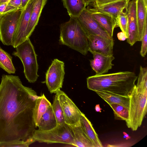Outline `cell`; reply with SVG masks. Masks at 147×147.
<instances>
[{"label": "cell", "mask_w": 147, "mask_h": 147, "mask_svg": "<svg viewBox=\"0 0 147 147\" xmlns=\"http://www.w3.org/2000/svg\"><path fill=\"white\" fill-rule=\"evenodd\" d=\"M38 96L19 77L2 76L0 84V143L26 141L33 137L34 110Z\"/></svg>", "instance_id": "1"}, {"label": "cell", "mask_w": 147, "mask_h": 147, "mask_svg": "<svg viewBox=\"0 0 147 147\" xmlns=\"http://www.w3.org/2000/svg\"><path fill=\"white\" fill-rule=\"evenodd\" d=\"M138 77L134 72L130 71L96 74L87 78V87L94 92H107L130 97Z\"/></svg>", "instance_id": "2"}, {"label": "cell", "mask_w": 147, "mask_h": 147, "mask_svg": "<svg viewBox=\"0 0 147 147\" xmlns=\"http://www.w3.org/2000/svg\"><path fill=\"white\" fill-rule=\"evenodd\" d=\"M60 27L59 44L86 55L88 51L87 36L77 18L70 17L68 21L61 24Z\"/></svg>", "instance_id": "3"}, {"label": "cell", "mask_w": 147, "mask_h": 147, "mask_svg": "<svg viewBox=\"0 0 147 147\" xmlns=\"http://www.w3.org/2000/svg\"><path fill=\"white\" fill-rule=\"evenodd\" d=\"M15 48L16 51L12 55L18 57L21 60L23 65L25 78L30 83L35 82L39 77L37 74L38 67L37 55L29 38Z\"/></svg>", "instance_id": "4"}, {"label": "cell", "mask_w": 147, "mask_h": 147, "mask_svg": "<svg viewBox=\"0 0 147 147\" xmlns=\"http://www.w3.org/2000/svg\"><path fill=\"white\" fill-rule=\"evenodd\" d=\"M129 97V117L125 122L128 128L136 131L141 126L147 113V92H138L135 85Z\"/></svg>", "instance_id": "5"}, {"label": "cell", "mask_w": 147, "mask_h": 147, "mask_svg": "<svg viewBox=\"0 0 147 147\" xmlns=\"http://www.w3.org/2000/svg\"><path fill=\"white\" fill-rule=\"evenodd\" d=\"M33 138L35 141L39 142L74 145V139L69 126L65 123L57 125L56 127L49 130L36 129Z\"/></svg>", "instance_id": "6"}, {"label": "cell", "mask_w": 147, "mask_h": 147, "mask_svg": "<svg viewBox=\"0 0 147 147\" xmlns=\"http://www.w3.org/2000/svg\"><path fill=\"white\" fill-rule=\"evenodd\" d=\"M22 11V8L3 15L0 22V41L4 45L12 46Z\"/></svg>", "instance_id": "7"}, {"label": "cell", "mask_w": 147, "mask_h": 147, "mask_svg": "<svg viewBox=\"0 0 147 147\" xmlns=\"http://www.w3.org/2000/svg\"><path fill=\"white\" fill-rule=\"evenodd\" d=\"M65 72L64 63L57 59H54L45 74V83L49 91L51 93L56 94L62 88Z\"/></svg>", "instance_id": "8"}, {"label": "cell", "mask_w": 147, "mask_h": 147, "mask_svg": "<svg viewBox=\"0 0 147 147\" xmlns=\"http://www.w3.org/2000/svg\"><path fill=\"white\" fill-rule=\"evenodd\" d=\"M63 112L65 123L69 126L81 125L82 112L68 96L60 89L56 93Z\"/></svg>", "instance_id": "9"}, {"label": "cell", "mask_w": 147, "mask_h": 147, "mask_svg": "<svg viewBox=\"0 0 147 147\" xmlns=\"http://www.w3.org/2000/svg\"><path fill=\"white\" fill-rule=\"evenodd\" d=\"M35 0H29L26 5L22 8L17 28L13 39L12 46L14 48L26 40V32Z\"/></svg>", "instance_id": "10"}, {"label": "cell", "mask_w": 147, "mask_h": 147, "mask_svg": "<svg viewBox=\"0 0 147 147\" xmlns=\"http://www.w3.org/2000/svg\"><path fill=\"white\" fill-rule=\"evenodd\" d=\"M88 51L93 54L96 53L107 56H113V38H107L98 35H87Z\"/></svg>", "instance_id": "11"}, {"label": "cell", "mask_w": 147, "mask_h": 147, "mask_svg": "<svg viewBox=\"0 0 147 147\" xmlns=\"http://www.w3.org/2000/svg\"><path fill=\"white\" fill-rule=\"evenodd\" d=\"M87 35H98L107 38H112L91 16L86 7L76 18Z\"/></svg>", "instance_id": "12"}, {"label": "cell", "mask_w": 147, "mask_h": 147, "mask_svg": "<svg viewBox=\"0 0 147 147\" xmlns=\"http://www.w3.org/2000/svg\"><path fill=\"white\" fill-rule=\"evenodd\" d=\"M128 28L127 41L132 46L138 41V32L136 13V0L129 1L128 8Z\"/></svg>", "instance_id": "13"}, {"label": "cell", "mask_w": 147, "mask_h": 147, "mask_svg": "<svg viewBox=\"0 0 147 147\" xmlns=\"http://www.w3.org/2000/svg\"><path fill=\"white\" fill-rule=\"evenodd\" d=\"M91 16L106 31L109 36H113L114 29L116 27V20L112 16L99 11L93 7L88 8Z\"/></svg>", "instance_id": "14"}, {"label": "cell", "mask_w": 147, "mask_h": 147, "mask_svg": "<svg viewBox=\"0 0 147 147\" xmlns=\"http://www.w3.org/2000/svg\"><path fill=\"white\" fill-rule=\"evenodd\" d=\"M93 59L90 60V65L96 75L105 74L112 68V61L115 59L113 56H107L99 53L93 54Z\"/></svg>", "instance_id": "15"}, {"label": "cell", "mask_w": 147, "mask_h": 147, "mask_svg": "<svg viewBox=\"0 0 147 147\" xmlns=\"http://www.w3.org/2000/svg\"><path fill=\"white\" fill-rule=\"evenodd\" d=\"M136 18L138 41H141L147 25V0H136Z\"/></svg>", "instance_id": "16"}, {"label": "cell", "mask_w": 147, "mask_h": 147, "mask_svg": "<svg viewBox=\"0 0 147 147\" xmlns=\"http://www.w3.org/2000/svg\"><path fill=\"white\" fill-rule=\"evenodd\" d=\"M47 0H35L25 35L26 40L31 35L38 22L42 9Z\"/></svg>", "instance_id": "17"}, {"label": "cell", "mask_w": 147, "mask_h": 147, "mask_svg": "<svg viewBox=\"0 0 147 147\" xmlns=\"http://www.w3.org/2000/svg\"><path fill=\"white\" fill-rule=\"evenodd\" d=\"M69 127L74 139V146L78 147H94L81 125Z\"/></svg>", "instance_id": "18"}, {"label": "cell", "mask_w": 147, "mask_h": 147, "mask_svg": "<svg viewBox=\"0 0 147 147\" xmlns=\"http://www.w3.org/2000/svg\"><path fill=\"white\" fill-rule=\"evenodd\" d=\"M130 0H121L99 7H94L98 11L112 16L116 19L119 14L128 6Z\"/></svg>", "instance_id": "19"}, {"label": "cell", "mask_w": 147, "mask_h": 147, "mask_svg": "<svg viewBox=\"0 0 147 147\" xmlns=\"http://www.w3.org/2000/svg\"><path fill=\"white\" fill-rule=\"evenodd\" d=\"M81 126L90 140L94 147H102L103 146L99 140L90 121L82 112L80 117Z\"/></svg>", "instance_id": "20"}, {"label": "cell", "mask_w": 147, "mask_h": 147, "mask_svg": "<svg viewBox=\"0 0 147 147\" xmlns=\"http://www.w3.org/2000/svg\"><path fill=\"white\" fill-rule=\"evenodd\" d=\"M57 125L51 104L40 118L37 127H38V129L48 131L55 128Z\"/></svg>", "instance_id": "21"}, {"label": "cell", "mask_w": 147, "mask_h": 147, "mask_svg": "<svg viewBox=\"0 0 147 147\" xmlns=\"http://www.w3.org/2000/svg\"><path fill=\"white\" fill-rule=\"evenodd\" d=\"M95 92L109 105L112 103L119 104L129 110V97L120 96L107 92L96 91Z\"/></svg>", "instance_id": "22"}, {"label": "cell", "mask_w": 147, "mask_h": 147, "mask_svg": "<svg viewBox=\"0 0 147 147\" xmlns=\"http://www.w3.org/2000/svg\"><path fill=\"white\" fill-rule=\"evenodd\" d=\"M70 17H78L86 8V4L83 0H62Z\"/></svg>", "instance_id": "23"}, {"label": "cell", "mask_w": 147, "mask_h": 147, "mask_svg": "<svg viewBox=\"0 0 147 147\" xmlns=\"http://www.w3.org/2000/svg\"><path fill=\"white\" fill-rule=\"evenodd\" d=\"M51 105L43 94L38 96L36 100L34 110V119L36 127L37 125L42 116L46 112L48 108Z\"/></svg>", "instance_id": "24"}, {"label": "cell", "mask_w": 147, "mask_h": 147, "mask_svg": "<svg viewBox=\"0 0 147 147\" xmlns=\"http://www.w3.org/2000/svg\"><path fill=\"white\" fill-rule=\"evenodd\" d=\"M12 58L11 55L0 46V67L9 74H15L16 71Z\"/></svg>", "instance_id": "25"}, {"label": "cell", "mask_w": 147, "mask_h": 147, "mask_svg": "<svg viewBox=\"0 0 147 147\" xmlns=\"http://www.w3.org/2000/svg\"><path fill=\"white\" fill-rule=\"evenodd\" d=\"M128 7L119 13L116 19V27H120L127 38L128 36Z\"/></svg>", "instance_id": "26"}, {"label": "cell", "mask_w": 147, "mask_h": 147, "mask_svg": "<svg viewBox=\"0 0 147 147\" xmlns=\"http://www.w3.org/2000/svg\"><path fill=\"white\" fill-rule=\"evenodd\" d=\"M136 88L138 92L143 93L147 92V68L140 67V72Z\"/></svg>", "instance_id": "27"}, {"label": "cell", "mask_w": 147, "mask_h": 147, "mask_svg": "<svg viewBox=\"0 0 147 147\" xmlns=\"http://www.w3.org/2000/svg\"><path fill=\"white\" fill-rule=\"evenodd\" d=\"M109 105L113 111L115 119L125 121L128 119L129 111L128 109L117 104L112 103Z\"/></svg>", "instance_id": "28"}, {"label": "cell", "mask_w": 147, "mask_h": 147, "mask_svg": "<svg viewBox=\"0 0 147 147\" xmlns=\"http://www.w3.org/2000/svg\"><path fill=\"white\" fill-rule=\"evenodd\" d=\"M53 111L58 125L65 123V121L62 109L57 97L55 95L53 103L52 104Z\"/></svg>", "instance_id": "29"}, {"label": "cell", "mask_w": 147, "mask_h": 147, "mask_svg": "<svg viewBox=\"0 0 147 147\" xmlns=\"http://www.w3.org/2000/svg\"><path fill=\"white\" fill-rule=\"evenodd\" d=\"M35 141L33 137L26 141H18L0 143V147H28Z\"/></svg>", "instance_id": "30"}, {"label": "cell", "mask_w": 147, "mask_h": 147, "mask_svg": "<svg viewBox=\"0 0 147 147\" xmlns=\"http://www.w3.org/2000/svg\"><path fill=\"white\" fill-rule=\"evenodd\" d=\"M142 45L140 54L142 57H144L147 51V25L146 26L142 40Z\"/></svg>", "instance_id": "31"}, {"label": "cell", "mask_w": 147, "mask_h": 147, "mask_svg": "<svg viewBox=\"0 0 147 147\" xmlns=\"http://www.w3.org/2000/svg\"><path fill=\"white\" fill-rule=\"evenodd\" d=\"M18 9L8 3H0V13L3 15L7 13L16 10Z\"/></svg>", "instance_id": "32"}, {"label": "cell", "mask_w": 147, "mask_h": 147, "mask_svg": "<svg viewBox=\"0 0 147 147\" xmlns=\"http://www.w3.org/2000/svg\"><path fill=\"white\" fill-rule=\"evenodd\" d=\"M121 0H94L92 5L94 7H99L109 3L116 2Z\"/></svg>", "instance_id": "33"}, {"label": "cell", "mask_w": 147, "mask_h": 147, "mask_svg": "<svg viewBox=\"0 0 147 147\" xmlns=\"http://www.w3.org/2000/svg\"><path fill=\"white\" fill-rule=\"evenodd\" d=\"M8 4L18 9L22 8L21 0H10Z\"/></svg>", "instance_id": "34"}, {"label": "cell", "mask_w": 147, "mask_h": 147, "mask_svg": "<svg viewBox=\"0 0 147 147\" xmlns=\"http://www.w3.org/2000/svg\"><path fill=\"white\" fill-rule=\"evenodd\" d=\"M117 36L118 39L120 40H124L127 38L125 34L122 32L118 33Z\"/></svg>", "instance_id": "35"}, {"label": "cell", "mask_w": 147, "mask_h": 147, "mask_svg": "<svg viewBox=\"0 0 147 147\" xmlns=\"http://www.w3.org/2000/svg\"><path fill=\"white\" fill-rule=\"evenodd\" d=\"M86 4L87 6L94 3V0H83Z\"/></svg>", "instance_id": "36"}, {"label": "cell", "mask_w": 147, "mask_h": 147, "mask_svg": "<svg viewBox=\"0 0 147 147\" xmlns=\"http://www.w3.org/2000/svg\"><path fill=\"white\" fill-rule=\"evenodd\" d=\"M102 109L100 108L99 104L96 105L95 107V110L96 112H101Z\"/></svg>", "instance_id": "37"}, {"label": "cell", "mask_w": 147, "mask_h": 147, "mask_svg": "<svg viewBox=\"0 0 147 147\" xmlns=\"http://www.w3.org/2000/svg\"><path fill=\"white\" fill-rule=\"evenodd\" d=\"M29 0H21L22 8L24 7L27 4Z\"/></svg>", "instance_id": "38"}, {"label": "cell", "mask_w": 147, "mask_h": 147, "mask_svg": "<svg viewBox=\"0 0 147 147\" xmlns=\"http://www.w3.org/2000/svg\"><path fill=\"white\" fill-rule=\"evenodd\" d=\"M10 0H0V3H8Z\"/></svg>", "instance_id": "39"}, {"label": "cell", "mask_w": 147, "mask_h": 147, "mask_svg": "<svg viewBox=\"0 0 147 147\" xmlns=\"http://www.w3.org/2000/svg\"><path fill=\"white\" fill-rule=\"evenodd\" d=\"M2 15H3L0 13V22L1 20V18L2 17Z\"/></svg>", "instance_id": "40"}]
</instances>
